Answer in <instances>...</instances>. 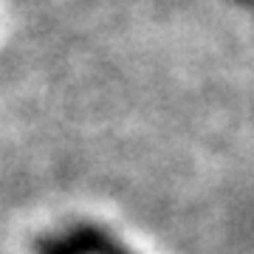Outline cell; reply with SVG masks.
<instances>
[{
    "instance_id": "6da1fadb",
    "label": "cell",
    "mask_w": 254,
    "mask_h": 254,
    "mask_svg": "<svg viewBox=\"0 0 254 254\" xmlns=\"http://www.w3.org/2000/svg\"><path fill=\"white\" fill-rule=\"evenodd\" d=\"M71 243L79 249L82 254H127L116 240H110L108 235H102L99 229H76L71 235Z\"/></svg>"
}]
</instances>
